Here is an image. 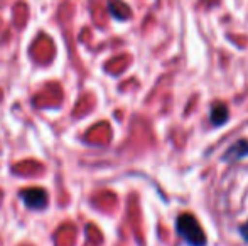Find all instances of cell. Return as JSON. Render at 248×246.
Wrapping results in <instances>:
<instances>
[{
    "instance_id": "6da1fadb",
    "label": "cell",
    "mask_w": 248,
    "mask_h": 246,
    "mask_svg": "<svg viewBox=\"0 0 248 246\" xmlns=\"http://www.w3.org/2000/svg\"><path fill=\"white\" fill-rule=\"evenodd\" d=\"M176 231L189 246H204L206 236L202 233L201 224L193 214H183L176 221Z\"/></svg>"
},
{
    "instance_id": "5b68a950",
    "label": "cell",
    "mask_w": 248,
    "mask_h": 246,
    "mask_svg": "<svg viewBox=\"0 0 248 246\" xmlns=\"http://www.w3.org/2000/svg\"><path fill=\"white\" fill-rule=\"evenodd\" d=\"M242 236L245 238V240L248 241V223L245 224V226L242 228Z\"/></svg>"
},
{
    "instance_id": "3957f363",
    "label": "cell",
    "mask_w": 248,
    "mask_h": 246,
    "mask_svg": "<svg viewBox=\"0 0 248 246\" xmlns=\"http://www.w3.org/2000/svg\"><path fill=\"white\" fill-rule=\"evenodd\" d=\"M248 155V142L247 140H238L236 144H233L232 147L228 148V152L225 154V160L230 162H236V160H242Z\"/></svg>"
},
{
    "instance_id": "277c9868",
    "label": "cell",
    "mask_w": 248,
    "mask_h": 246,
    "mask_svg": "<svg viewBox=\"0 0 248 246\" xmlns=\"http://www.w3.org/2000/svg\"><path fill=\"white\" fill-rule=\"evenodd\" d=\"M228 116H230V113H228V108H226L225 103H216V105H213L209 118H211V123L215 125V127L225 125L226 120H228Z\"/></svg>"
},
{
    "instance_id": "7a4b0ae2",
    "label": "cell",
    "mask_w": 248,
    "mask_h": 246,
    "mask_svg": "<svg viewBox=\"0 0 248 246\" xmlns=\"http://www.w3.org/2000/svg\"><path fill=\"white\" fill-rule=\"evenodd\" d=\"M22 199L26 201V204L32 209H41L46 206L47 196L43 189H27L22 192Z\"/></svg>"
}]
</instances>
